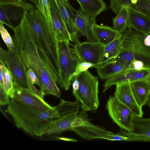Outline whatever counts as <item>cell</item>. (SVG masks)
Masks as SVG:
<instances>
[{
	"label": "cell",
	"instance_id": "obj_1",
	"mask_svg": "<svg viewBox=\"0 0 150 150\" xmlns=\"http://www.w3.org/2000/svg\"><path fill=\"white\" fill-rule=\"evenodd\" d=\"M12 28L31 40L40 50L55 81L58 84H62L59 64L60 42L52 26L42 14L31 4L20 23Z\"/></svg>",
	"mask_w": 150,
	"mask_h": 150
},
{
	"label": "cell",
	"instance_id": "obj_2",
	"mask_svg": "<svg viewBox=\"0 0 150 150\" xmlns=\"http://www.w3.org/2000/svg\"><path fill=\"white\" fill-rule=\"evenodd\" d=\"M13 39L21 58L26 67L32 69L41 84L40 90L45 96L61 97L60 90L40 50L32 41L16 29H12Z\"/></svg>",
	"mask_w": 150,
	"mask_h": 150
},
{
	"label": "cell",
	"instance_id": "obj_3",
	"mask_svg": "<svg viewBox=\"0 0 150 150\" xmlns=\"http://www.w3.org/2000/svg\"><path fill=\"white\" fill-rule=\"evenodd\" d=\"M12 117L16 127L29 134L42 137L52 124L59 117L55 106L43 112L33 109L11 99L6 110Z\"/></svg>",
	"mask_w": 150,
	"mask_h": 150
},
{
	"label": "cell",
	"instance_id": "obj_4",
	"mask_svg": "<svg viewBox=\"0 0 150 150\" xmlns=\"http://www.w3.org/2000/svg\"><path fill=\"white\" fill-rule=\"evenodd\" d=\"M121 35V50L112 60L130 63L135 69H150V46L146 42V35L132 28H127Z\"/></svg>",
	"mask_w": 150,
	"mask_h": 150
},
{
	"label": "cell",
	"instance_id": "obj_5",
	"mask_svg": "<svg viewBox=\"0 0 150 150\" xmlns=\"http://www.w3.org/2000/svg\"><path fill=\"white\" fill-rule=\"evenodd\" d=\"M81 108L72 123L71 131L86 140L99 139L110 141L125 140V136L122 131L115 134L92 124L88 118V110L82 106Z\"/></svg>",
	"mask_w": 150,
	"mask_h": 150
},
{
	"label": "cell",
	"instance_id": "obj_6",
	"mask_svg": "<svg viewBox=\"0 0 150 150\" xmlns=\"http://www.w3.org/2000/svg\"><path fill=\"white\" fill-rule=\"evenodd\" d=\"M0 62H4L10 72L13 85L26 89L37 95L40 94L38 89L29 79L27 69L24 64L17 47L12 50L0 48Z\"/></svg>",
	"mask_w": 150,
	"mask_h": 150
},
{
	"label": "cell",
	"instance_id": "obj_7",
	"mask_svg": "<svg viewBox=\"0 0 150 150\" xmlns=\"http://www.w3.org/2000/svg\"><path fill=\"white\" fill-rule=\"evenodd\" d=\"M80 83L78 91L73 95L81 106L88 111L96 112L99 106L98 79L87 70L77 76Z\"/></svg>",
	"mask_w": 150,
	"mask_h": 150
},
{
	"label": "cell",
	"instance_id": "obj_8",
	"mask_svg": "<svg viewBox=\"0 0 150 150\" xmlns=\"http://www.w3.org/2000/svg\"><path fill=\"white\" fill-rule=\"evenodd\" d=\"M65 42L60 43L59 64L62 80V88L69 90L74 74L78 64L81 61L74 48Z\"/></svg>",
	"mask_w": 150,
	"mask_h": 150
},
{
	"label": "cell",
	"instance_id": "obj_9",
	"mask_svg": "<svg viewBox=\"0 0 150 150\" xmlns=\"http://www.w3.org/2000/svg\"><path fill=\"white\" fill-rule=\"evenodd\" d=\"M106 108L114 123L122 129L130 132L132 119L135 115L130 109L120 102L114 96H110Z\"/></svg>",
	"mask_w": 150,
	"mask_h": 150
},
{
	"label": "cell",
	"instance_id": "obj_10",
	"mask_svg": "<svg viewBox=\"0 0 150 150\" xmlns=\"http://www.w3.org/2000/svg\"><path fill=\"white\" fill-rule=\"evenodd\" d=\"M81 60L94 65L98 67L102 59L105 46L98 42L86 41L75 44L73 46Z\"/></svg>",
	"mask_w": 150,
	"mask_h": 150
},
{
	"label": "cell",
	"instance_id": "obj_11",
	"mask_svg": "<svg viewBox=\"0 0 150 150\" xmlns=\"http://www.w3.org/2000/svg\"><path fill=\"white\" fill-rule=\"evenodd\" d=\"M14 93L13 99L36 111L43 112L54 108L37 94L27 89L13 85Z\"/></svg>",
	"mask_w": 150,
	"mask_h": 150
},
{
	"label": "cell",
	"instance_id": "obj_12",
	"mask_svg": "<svg viewBox=\"0 0 150 150\" xmlns=\"http://www.w3.org/2000/svg\"><path fill=\"white\" fill-rule=\"evenodd\" d=\"M31 4L25 1L19 3L0 5V22L10 28L17 25Z\"/></svg>",
	"mask_w": 150,
	"mask_h": 150
},
{
	"label": "cell",
	"instance_id": "obj_13",
	"mask_svg": "<svg viewBox=\"0 0 150 150\" xmlns=\"http://www.w3.org/2000/svg\"><path fill=\"white\" fill-rule=\"evenodd\" d=\"M55 5L61 15L70 35L71 42L75 44L80 42L79 33L75 23L77 10L71 5L68 0H53Z\"/></svg>",
	"mask_w": 150,
	"mask_h": 150
},
{
	"label": "cell",
	"instance_id": "obj_14",
	"mask_svg": "<svg viewBox=\"0 0 150 150\" xmlns=\"http://www.w3.org/2000/svg\"><path fill=\"white\" fill-rule=\"evenodd\" d=\"M150 75V69H129L106 80L103 85V92H105L112 86L117 84L131 83L138 80H146Z\"/></svg>",
	"mask_w": 150,
	"mask_h": 150
},
{
	"label": "cell",
	"instance_id": "obj_15",
	"mask_svg": "<svg viewBox=\"0 0 150 150\" xmlns=\"http://www.w3.org/2000/svg\"><path fill=\"white\" fill-rule=\"evenodd\" d=\"M115 85L114 96L130 109L135 115L142 116L143 113L142 108L139 107L134 97L130 83H121Z\"/></svg>",
	"mask_w": 150,
	"mask_h": 150
},
{
	"label": "cell",
	"instance_id": "obj_16",
	"mask_svg": "<svg viewBox=\"0 0 150 150\" xmlns=\"http://www.w3.org/2000/svg\"><path fill=\"white\" fill-rule=\"evenodd\" d=\"M128 141H150V117L134 116Z\"/></svg>",
	"mask_w": 150,
	"mask_h": 150
},
{
	"label": "cell",
	"instance_id": "obj_17",
	"mask_svg": "<svg viewBox=\"0 0 150 150\" xmlns=\"http://www.w3.org/2000/svg\"><path fill=\"white\" fill-rule=\"evenodd\" d=\"M50 5L52 26L58 40L60 43L65 42L70 44V35L53 0H50Z\"/></svg>",
	"mask_w": 150,
	"mask_h": 150
},
{
	"label": "cell",
	"instance_id": "obj_18",
	"mask_svg": "<svg viewBox=\"0 0 150 150\" xmlns=\"http://www.w3.org/2000/svg\"><path fill=\"white\" fill-rule=\"evenodd\" d=\"M79 112V111H76L59 115L58 117L53 120L45 135L59 134L67 131H71L72 123Z\"/></svg>",
	"mask_w": 150,
	"mask_h": 150
},
{
	"label": "cell",
	"instance_id": "obj_19",
	"mask_svg": "<svg viewBox=\"0 0 150 150\" xmlns=\"http://www.w3.org/2000/svg\"><path fill=\"white\" fill-rule=\"evenodd\" d=\"M96 69L99 78L106 80L131 68L130 63L112 60Z\"/></svg>",
	"mask_w": 150,
	"mask_h": 150
},
{
	"label": "cell",
	"instance_id": "obj_20",
	"mask_svg": "<svg viewBox=\"0 0 150 150\" xmlns=\"http://www.w3.org/2000/svg\"><path fill=\"white\" fill-rule=\"evenodd\" d=\"M127 28H132L146 35H150V19L144 14L128 8Z\"/></svg>",
	"mask_w": 150,
	"mask_h": 150
},
{
	"label": "cell",
	"instance_id": "obj_21",
	"mask_svg": "<svg viewBox=\"0 0 150 150\" xmlns=\"http://www.w3.org/2000/svg\"><path fill=\"white\" fill-rule=\"evenodd\" d=\"M96 23V20L91 19L81 9L77 10L75 25L79 33L86 36V41L98 42L93 31V25Z\"/></svg>",
	"mask_w": 150,
	"mask_h": 150
},
{
	"label": "cell",
	"instance_id": "obj_22",
	"mask_svg": "<svg viewBox=\"0 0 150 150\" xmlns=\"http://www.w3.org/2000/svg\"><path fill=\"white\" fill-rule=\"evenodd\" d=\"M134 97L139 107L146 104L150 95V84L146 79L130 83Z\"/></svg>",
	"mask_w": 150,
	"mask_h": 150
},
{
	"label": "cell",
	"instance_id": "obj_23",
	"mask_svg": "<svg viewBox=\"0 0 150 150\" xmlns=\"http://www.w3.org/2000/svg\"><path fill=\"white\" fill-rule=\"evenodd\" d=\"M81 6V10L91 19L95 20L96 17L107 9L104 0H76Z\"/></svg>",
	"mask_w": 150,
	"mask_h": 150
},
{
	"label": "cell",
	"instance_id": "obj_24",
	"mask_svg": "<svg viewBox=\"0 0 150 150\" xmlns=\"http://www.w3.org/2000/svg\"><path fill=\"white\" fill-rule=\"evenodd\" d=\"M93 34L98 42L104 46L119 37V33L112 28L95 23L93 26Z\"/></svg>",
	"mask_w": 150,
	"mask_h": 150
},
{
	"label": "cell",
	"instance_id": "obj_25",
	"mask_svg": "<svg viewBox=\"0 0 150 150\" xmlns=\"http://www.w3.org/2000/svg\"><path fill=\"white\" fill-rule=\"evenodd\" d=\"M122 47V39L121 34L119 37L105 46L102 59L98 67L111 62L116 58L120 53Z\"/></svg>",
	"mask_w": 150,
	"mask_h": 150
},
{
	"label": "cell",
	"instance_id": "obj_26",
	"mask_svg": "<svg viewBox=\"0 0 150 150\" xmlns=\"http://www.w3.org/2000/svg\"><path fill=\"white\" fill-rule=\"evenodd\" d=\"M129 18L128 8H123L117 16L113 18L112 28L120 34L127 28Z\"/></svg>",
	"mask_w": 150,
	"mask_h": 150
},
{
	"label": "cell",
	"instance_id": "obj_27",
	"mask_svg": "<svg viewBox=\"0 0 150 150\" xmlns=\"http://www.w3.org/2000/svg\"><path fill=\"white\" fill-rule=\"evenodd\" d=\"M2 64L3 70V86L6 92L11 99H13L14 93V88L12 75L5 64Z\"/></svg>",
	"mask_w": 150,
	"mask_h": 150
},
{
	"label": "cell",
	"instance_id": "obj_28",
	"mask_svg": "<svg viewBox=\"0 0 150 150\" xmlns=\"http://www.w3.org/2000/svg\"><path fill=\"white\" fill-rule=\"evenodd\" d=\"M141 13L150 19V0H139L129 7Z\"/></svg>",
	"mask_w": 150,
	"mask_h": 150
},
{
	"label": "cell",
	"instance_id": "obj_29",
	"mask_svg": "<svg viewBox=\"0 0 150 150\" xmlns=\"http://www.w3.org/2000/svg\"><path fill=\"white\" fill-rule=\"evenodd\" d=\"M35 6V8L42 14L52 26L50 0H38V4Z\"/></svg>",
	"mask_w": 150,
	"mask_h": 150
},
{
	"label": "cell",
	"instance_id": "obj_30",
	"mask_svg": "<svg viewBox=\"0 0 150 150\" xmlns=\"http://www.w3.org/2000/svg\"><path fill=\"white\" fill-rule=\"evenodd\" d=\"M0 31L1 37L7 46L8 50H12L16 48L13 38L11 36L5 27L4 24L0 22Z\"/></svg>",
	"mask_w": 150,
	"mask_h": 150
},
{
	"label": "cell",
	"instance_id": "obj_31",
	"mask_svg": "<svg viewBox=\"0 0 150 150\" xmlns=\"http://www.w3.org/2000/svg\"><path fill=\"white\" fill-rule=\"evenodd\" d=\"M132 0H110V8L117 15L123 8H129L132 4Z\"/></svg>",
	"mask_w": 150,
	"mask_h": 150
},
{
	"label": "cell",
	"instance_id": "obj_32",
	"mask_svg": "<svg viewBox=\"0 0 150 150\" xmlns=\"http://www.w3.org/2000/svg\"><path fill=\"white\" fill-rule=\"evenodd\" d=\"M94 64L86 62L81 61L78 64L76 71L73 76V78L77 76L83 72L88 70L89 68L94 67Z\"/></svg>",
	"mask_w": 150,
	"mask_h": 150
},
{
	"label": "cell",
	"instance_id": "obj_33",
	"mask_svg": "<svg viewBox=\"0 0 150 150\" xmlns=\"http://www.w3.org/2000/svg\"><path fill=\"white\" fill-rule=\"evenodd\" d=\"M9 98V95L6 92L3 85L0 84V105L4 106L7 105L10 100Z\"/></svg>",
	"mask_w": 150,
	"mask_h": 150
},
{
	"label": "cell",
	"instance_id": "obj_34",
	"mask_svg": "<svg viewBox=\"0 0 150 150\" xmlns=\"http://www.w3.org/2000/svg\"><path fill=\"white\" fill-rule=\"evenodd\" d=\"M28 76L31 81L34 85L38 86L40 88L41 86L40 81L33 70L28 69L27 71Z\"/></svg>",
	"mask_w": 150,
	"mask_h": 150
},
{
	"label": "cell",
	"instance_id": "obj_35",
	"mask_svg": "<svg viewBox=\"0 0 150 150\" xmlns=\"http://www.w3.org/2000/svg\"><path fill=\"white\" fill-rule=\"evenodd\" d=\"M72 82V93L73 95L75 94L78 91L80 87V83L78 76L74 77L71 81Z\"/></svg>",
	"mask_w": 150,
	"mask_h": 150
},
{
	"label": "cell",
	"instance_id": "obj_36",
	"mask_svg": "<svg viewBox=\"0 0 150 150\" xmlns=\"http://www.w3.org/2000/svg\"><path fill=\"white\" fill-rule=\"evenodd\" d=\"M22 2L19 0H0V5L19 3Z\"/></svg>",
	"mask_w": 150,
	"mask_h": 150
},
{
	"label": "cell",
	"instance_id": "obj_37",
	"mask_svg": "<svg viewBox=\"0 0 150 150\" xmlns=\"http://www.w3.org/2000/svg\"><path fill=\"white\" fill-rule=\"evenodd\" d=\"M147 103L150 108V95L149 96V98L148 99Z\"/></svg>",
	"mask_w": 150,
	"mask_h": 150
},
{
	"label": "cell",
	"instance_id": "obj_38",
	"mask_svg": "<svg viewBox=\"0 0 150 150\" xmlns=\"http://www.w3.org/2000/svg\"><path fill=\"white\" fill-rule=\"evenodd\" d=\"M146 80L150 84V75L147 78Z\"/></svg>",
	"mask_w": 150,
	"mask_h": 150
},
{
	"label": "cell",
	"instance_id": "obj_39",
	"mask_svg": "<svg viewBox=\"0 0 150 150\" xmlns=\"http://www.w3.org/2000/svg\"><path fill=\"white\" fill-rule=\"evenodd\" d=\"M37 0H29V1H31V2H33L36 1Z\"/></svg>",
	"mask_w": 150,
	"mask_h": 150
},
{
	"label": "cell",
	"instance_id": "obj_40",
	"mask_svg": "<svg viewBox=\"0 0 150 150\" xmlns=\"http://www.w3.org/2000/svg\"><path fill=\"white\" fill-rule=\"evenodd\" d=\"M20 1L22 2L24 1H26V0H19Z\"/></svg>",
	"mask_w": 150,
	"mask_h": 150
}]
</instances>
